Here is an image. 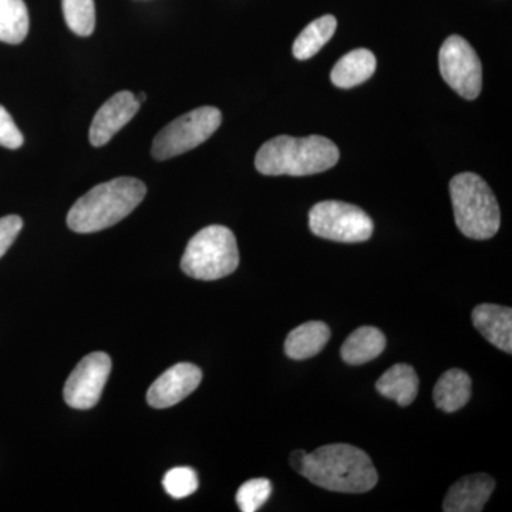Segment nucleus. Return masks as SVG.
<instances>
[{"instance_id": "obj_7", "label": "nucleus", "mask_w": 512, "mask_h": 512, "mask_svg": "<svg viewBox=\"0 0 512 512\" xmlns=\"http://www.w3.org/2000/svg\"><path fill=\"white\" fill-rule=\"evenodd\" d=\"M309 227L316 237L345 244L365 242L373 235L372 218L348 202H319L309 212Z\"/></svg>"}, {"instance_id": "obj_15", "label": "nucleus", "mask_w": 512, "mask_h": 512, "mask_svg": "<svg viewBox=\"0 0 512 512\" xmlns=\"http://www.w3.org/2000/svg\"><path fill=\"white\" fill-rule=\"evenodd\" d=\"M376 66V56L370 50L356 49L336 63L330 79L339 89H352L369 80L375 74Z\"/></svg>"}, {"instance_id": "obj_18", "label": "nucleus", "mask_w": 512, "mask_h": 512, "mask_svg": "<svg viewBox=\"0 0 512 512\" xmlns=\"http://www.w3.org/2000/svg\"><path fill=\"white\" fill-rule=\"evenodd\" d=\"M386 348L383 332L375 326H362L356 329L343 343L340 356L348 365H365L382 355Z\"/></svg>"}, {"instance_id": "obj_20", "label": "nucleus", "mask_w": 512, "mask_h": 512, "mask_svg": "<svg viewBox=\"0 0 512 512\" xmlns=\"http://www.w3.org/2000/svg\"><path fill=\"white\" fill-rule=\"evenodd\" d=\"M29 33V12L23 0H0V42L19 45Z\"/></svg>"}, {"instance_id": "obj_16", "label": "nucleus", "mask_w": 512, "mask_h": 512, "mask_svg": "<svg viewBox=\"0 0 512 512\" xmlns=\"http://www.w3.org/2000/svg\"><path fill=\"white\" fill-rule=\"evenodd\" d=\"M330 329L323 322H306L292 330L285 340L286 356L293 360L311 359L325 349Z\"/></svg>"}, {"instance_id": "obj_21", "label": "nucleus", "mask_w": 512, "mask_h": 512, "mask_svg": "<svg viewBox=\"0 0 512 512\" xmlns=\"http://www.w3.org/2000/svg\"><path fill=\"white\" fill-rule=\"evenodd\" d=\"M64 20L74 35L87 37L96 28L94 0H62Z\"/></svg>"}, {"instance_id": "obj_2", "label": "nucleus", "mask_w": 512, "mask_h": 512, "mask_svg": "<svg viewBox=\"0 0 512 512\" xmlns=\"http://www.w3.org/2000/svg\"><path fill=\"white\" fill-rule=\"evenodd\" d=\"M146 194V184L133 177L96 185L70 208L67 225L77 234L103 231L128 217Z\"/></svg>"}, {"instance_id": "obj_5", "label": "nucleus", "mask_w": 512, "mask_h": 512, "mask_svg": "<svg viewBox=\"0 0 512 512\" xmlns=\"http://www.w3.org/2000/svg\"><path fill=\"white\" fill-rule=\"evenodd\" d=\"M239 251L231 229L210 225L191 238L185 248L181 269L200 281H217L237 271Z\"/></svg>"}, {"instance_id": "obj_13", "label": "nucleus", "mask_w": 512, "mask_h": 512, "mask_svg": "<svg viewBox=\"0 0 512 512\" xmlns=\"http://www.w3.org/2000/svg\"><path fill=\"white\" fill-rule=\"evenodd\" d=\"M473 325L491 345L512 353V311L507 306L483 303L471 313Z\"/></svg>"}, {"instance_id": "obj_19", "label": "nucleus", "mask_w": 512, "mask_h": 512, "mask_svg": "<svg viewBox=\"0 0 512 512\" xmlns=\"http://www.w3.org/2000/svg\"><path fill=\"white\" fill-rule=\"evenodd\" d=\"M338 29L335 16L325 15L313 20L293 43V56L298 60H308L315 56L332 39Z\"/></svg>"}, {"instance_id": "obj_6", "label": "nucleus", "mask_w": 512, "mask_h": 512, "mask_svg": "<svg viewBox=\"0 0 512 512\" xmlns=\"http://www.w3.org/2000/svg\"><path fill=\"white\" fill-rule=\"evenodd\" d=\"M222 114L217 107L205 106L178 117L154 138L151 153L158 161L168 160L205 143L220 128Z\"/></svg>"}, {"instance_id": "obj_10", "label": "nucleus", "mask_w": 512, "mask_h": 512, "mask_svg": "<svg viewBox=\"0 0 512 512\" xmlns=\"http://www.w3.org/2000/svg\"><path fill=\"white\" fill-rule=\"evenodd\" d=\"M202 380L200 367L192 363H178L163 375L148 389L147 400L156 409H167L190 396Z\"/></svg>"}, {"instance_id": "obj_22", "label": "nucleus", "mask_w": 512, "mask_h": 512, "mask_svg": "<svg viewBox=\"0 0 512 512\" xmlns=\"http://www.w3.org/2000/svg\"><path fill=\"white\" fill-rule=\"evenodd\" d=\"M272 493L271 481L266 478L249 480L239 487L237 504L242 512H255L269 500Z\"/></svg>"}, {"instance_id": "obj_25", "label": "nucleus", "mask_w": 512, "mask_h": 512, "mask_svg": "<svg viewBox=\"0 0 512 512\" xmlns=\"http://www.w3.org/2000/svg\"><path fill=\"white\" fill-rule=\"evenodd\" d=\"M22 228L23 221L18 215L0 218V258L12 247Z\"/></svg>"}, {"instance_id": "obj_3", "label": "nucleus", "mask_w": 512, "mask_h": 512, "mask_svg": "<svg viewBox=\"0 0 512 512\" xmlns=\"http://www.w3.org/2000/svg\"><path fill=\"white\" fill-rule=\"evenodd\" d=\"M339 157V148L329 138L279 136L259 148L255 167L259 173L274 177H306L335 167Z\"/></svg>"}, {"instance_id": "obj_27", "label": "nucleus", "mask_w": 512, "mask_h": 512, "mask_svg": "<svg viewBox=\"0 0 512 512\" xmlns=\"http://www.w3.org/2000/svg\"><path fill=\"white\" fill-rule=\"evenodd\" d=\"M136 100L138 103L143 104L144 101L147 100V94L146 93H140V96H136Z\"/></svg>"}, {"instance_id": "obj_26", "label": "nucleus", "mask_w": 512, "mask_h": 512, "mask_svg": "<svg viewBox=\"0 0 512 512\" xmlns=\"http://www.w3.org/2000/svg\"><path fill=\"white\" fill-rule=\"evenodd\" d=\"M306 451L305 450H295L291 454V457H289V463H291V467L293 470L296 471V473L301 474L303 464H305V458H306Z\"/></svg>"}, {"instance_id": "obj_12", "label": "nucleus", "mask_w": 512, "mask_h": 512, "mask_svg": "<svg viewBox=\"0 0 512 512\" xmlns=\"http://www.w3.org/2000/svg\"><path fill=\"white\" fill-rule=\"evenodd\" d=\"M495 490V481L487 474H471L458 480L444 498L446 512H480Z\"/></svg>"}, {"instance_id": "obj_11", "label": "nucleus", "mask_w": 512, "mask_h": 512, "mask_svg": "<svg viewBox=\"0 0 512 512\" xmlns=\"http://www.w3.org/2000/svg\"><path fill=\"white\" fill-rule=\"evenodd\" d=\"M140 107L141 104L136 100V94L120 92L110 97L94 116L89 133L92 146H106L121 128L133 120Z\"/></svg>"}, {"instance_id": "obj_24", "label": "nucleus", "mask_w": 512, "mask_h": 512, "mask_svg": "<svg viewBox=\"0 0 512 512\" xmlns=\"http://www.w3.org/2000/svg\"><path fill=\"white\" fill-rule=\"evenodd\" d=\"M23 134L5 107L0 106V146L9 150H18L23 146Z\"/></svg>"}, {"instance_id": "obj_23", "label": "nucleus", "mask_w": 512, "mask_h": 512, "mask_svg": "<svg viewBox=\"0 0 512 512\" xmlns=\"http://www.w3.org/2000/svg\"><path fill=\"white\" fill-rule=\"evenodd\" d=\"M163 485L167 494L177 500L190 497L198 490L197 473L190 467H175L165 474Z\"/></svg>"}, {"instance_id": "obj_9", "label": "nucleus", "mask_w": 512, "mask_h": 512, "mask_svg": "<svg viewBox=\"0 0 512 512\" xmlns=\"http://www.w3.org/2000/svg\"><path fill=\"white\" fill-rule=\"evenodd\" d=\"M110 372L111 359L106 353L83 357L64 384V400L73 409H92L99 403Z\"/></svg>"}, {"instance_id": "obj_17", "label": "nucleus", "mask_w": 512, "mask_h": 512, "mask_svg": "<svg viewBox=\"0 0 512 512\" xmlns=\"http://www.w3.org/2000/svg\"><path fill=\"white\" fill-rule=\"evenodd\" d=\"M433 399L444 413L463 409L471 399V377L461 369L447 370L434 386Z\"/></svg>"}, {"instance_id": "obj_14", "label": "nucleus", "mask_w": 512, "mask_h": 512, "mask_svg": "<svg viewBox=\"0 0 512 512\" xmlns=\"http://www.w3.org/2000/svg\"><path fill=\"white\" fill-rule=\"evenodd\" d=\"M377 392L399 406H410L419 392V377L416 370L406 363H399L387 370L376 383Z\"/></svg>"}, {"instance_id": "obj_8", "label": "nucleus", "mask_w": 512, "mask_h": 512, "mask_svg": "<svg viewBox=\"0 0 512 512\" xmlns=\"http://www.w3.org/2000/svg\"><path fill=\"white\" fill-rule=\"evenodd\" d=\"M440 72L448 86L467 100H476L483 87V66L464 37H447L439 55Z\"/></svg>"}, {"instance_id": "obj_4", "label": "nucleus", "mask_w": 512, "mask_h": 512, "mask_svg": "<svg viewBox=\"0 0 512 512\" xmlns=\"http://www.w3.org/2000/svg\"><path fill=\"white\" fill-rule=\"evenodd\" d=\"M454 218L461 234L467 238H493L501 225L500 207L494 192L480 175L457 174L450 181Z\"/></svg>"}, {"instance_id": "obj_1", "label": "nucleus", "mask_w": 512, "mask_h": 512, "mask_svg": "<svg viewBox=\"0 0 512 512\" xmlns=\"http://www.w3.org/2000/svg\"><path fill=\"white\" fill-rule=\"evenodd\" d=\"M301 474L312 484L335 493H367L379 480L370 457L350 444H329L306 454Z\"/></svg>"}]
</instances>
